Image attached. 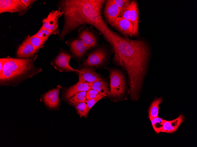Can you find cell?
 <instances>
[{
    "label": "cell",
    "mask_w": 197,
    "mask_h": 147,
    "mask_svg": "<svg viewBox=\"0 0 197 147\" xmlns=\"http://www.w3.org/2000/svg\"><path fill=\"white\" fill-rule=\"evenodd\" d=\"M109 43L114 52L113 59L126 71L129 78V94L131 100H137L147 70L150 56V48L142 40H132L111 32Z\"/></svg>",
    "instance_id": "obj_1"
},
{
    "label": "cell",
    "mask_w": 197,
    "mask_h": 147,
    "mask_svg": "<svg viewBox=\"0 0 197 147\" xmlns=\"http://www.w3.org/2000/svg\"><path fill=\"white\" fill-rule=\"evenodd\" d=\"M104 0H63L58 7L64 12V23L59 35L62 41L65 36L80 26L89 24L93 26L108 42L111 31L103 20L101 15Z\"/></svg>",
    "instance_id": "obj_2"
},
{
    "label": "cell",
    "mask_w": 197,
    "mask_h": 147,
    "mask_svg": "<svg viewBox=\"0 0 197 147\" xmlns=\"http://www.w3.org/2000/svg\"><path fill=\"white\" fill-rule=\"evenodd\" d=\"M37 56L36 54L28 58H5L0 72V85L16 86L41 72L42 69L35 65Z\"/></svg>",
    "instance_id": "obj_3"
},
{
    "label": "cell",
    "mask_w": 197,
    "mask_h": 147,
    "mask_svg": "<svg viewBox=\"0 0 197 147\" xmlns=\"http://www.w3.org/2000/svg\"><path fill=\"white\" fill-rule=\"evenodd\" d=\"M110 91L108 95L112 97L120 96L125 90V81L124 76L119 71L110 69Z\"/></svg>",
    "instance_id": "obj_4"
},
{
    "label": "cell",
    "mask_w": 197,
    "mask_h": 147,
    "mask_svg": "<svg viewBox=\"0 0 197 147\" xmlns=\"http://www.w3.org/2000/svg\"><path fill=\"white\" fill-rule=\"evenodd\" d=\"M73 57L72 55L60 48L58 55L51 60V64L56 69L61 72L74 71L79 72L80 70L75 69L69 65V61Z\"/></svg>",
    "instance_id": "obj_5"
},
{
    "label": "cell",
    "mask_w": 197,
    "mask_h": 147,
    "mask_svg": "<svg viewBox=\"0 0 197 147\" xmlns=\"http://www.w3.org/2000/svg\"><path fill=\"white\" fill-rule=\"evenodd\" d=\"M100 34L96 32L91 27L86 25H82L78 29V37L84 43L88 49L97 46Z\"/></svg>",
    "instance_id": "obj_6"
},
{
    "label": "cell",
    "mask_w": 197,
    "mask_h": 147,
    "mask_svg": "<svg viewBox=\"0 0 197 147\" xmlns=\"http://www.w3.org/2000/svg\"><path fill=\"white\" fill-rule=\"evenodd\" d=\"M107 53L103 47L96 48L88 55L87 58L84 61V67H98L103 65L107 57Z\"/></svg>",
    "instance_id": "obj_7"
},
{
    "label": "cell",
    "mask_w": 197,
    "mask_h": 147,
    "mask_svg": "<svg viewBox=\"0 0 197 147\" xmlns=\"http://www.w3.org/2000/svg\"><path fill=\"white\" fill-rule=\"evenodd\" d=\"M63 13L59 7L57 10H52L46 17L43 19L42 27L51 31L53 34L59 35L58 21Z\"/></svg>",
    "instance_id": "obj_8"
},
{
    "label": "cell",
    "mask_w": 197,
    "mask_h": 147,
    "mask_svg": "<svg viewBox=\"0 0 197 147\" xmlns=\"http://www.w3.org/2000/svg\"><path fill=\"white\" fill-rule=\"evenodd\" d=\"M21 0H0V13L5 12H17L20 16L26 12Z\"/></svg>",
    "instance_id": "obj_9"
},
{
    "label": "cell",
    "mask_w": 197,
    "mask_h": 147,
    "mask_svg": "<svg viewBox=\"0 0 197 147\" xmlns=\"http://www.w3.org/2000/svg\"><path fill=\"white\" fill-rule=\"evenodd\" d=\"M65 43L69 47L70 51L73 56L78 59L82 58L88 50L84 43L78 36L69 39Z\"/></svg>",
    "instance_id": "obj_10"
},
{
    "label": "cell",
    "mask_w": 197,
    "mask_h": 147,
    "mask_svg": "<svg viewBox=\"0 0 197 147\" xmlns=\"http://www.w3.org/2000/svg\"><path fill=\"white\" fill-rule=\"evenodd\" d=\"M120 10L113 0L105 1L104 9V14L107 23L111 25L119 17Z\"/></svg>",
    "instance_id": "obj_11"
},
{
    "label": "cell",
    "mask_w": 197,
    "mask_h": 147,
    "mask_svg": "<svg viewBox=\"0 0 197 147\" xmlns=\"http://www.w3.org/2000/svg\"><path fill=\"white\" fill-rule=\"evenodd\" d=\"M61 89V87L58 85L56 88L48 91L42 95L40 100L50 108H53L58 107L60 104L59 93Z\"/></svg>",
    "instance_id": "obj_12"
},
{
    "label": "cell",
    "mask_w": 197,
    "mask_h": 147,
    "mask_svg": "<svg viewBox=\"0 0 197 147\" xmlns=\"http://www.w3.org/2000/svg\"><path fill=\"white\" fill-rule=\"evenodd\" d=\"M78 73L79 81L92 83L102 80L101 77L93 67H84Z\"/></svg>",
    "instance_id": "obj_13"
},
{
    "label": "cell",
    "mask_w": 197,
    "mask_h": 147,
    "mask_svg": "<svg viewBox=\"0 0 197 147\" xmlns=\"http://www.w3.org/2000/svg\"><path fill=\"white\" fill-rule=\"evenodd\" d=\"M125 36H133V27L130 21L118 17L111 25Z\"/></svg>",
    "instance_id": "obj_14"
},
{
    "label": "cell",
    "mask_w": 197,
    "mask_h": 147,
    "mask_svg": "<svg viewBox=\"0 0 197 147\" xmlns=\"http://www.w3.org/2000/svg\"><path fill=\"white\" fill-rule=\"evenodd\" d=\"M91 83L79 81L75 84L65 90L63 97L65 100H69L75 94L79 92L86 91L91 89Z\"/></svg>",
    "instance_id": "obj_15"
},
{
    "label": "cell",
    "mask_w": 197,
    "mask_h": 147,
    "mask_svg": "<svg viewBox=\"0 0 197 147\" xmlns=\"http://www.w3.org/2000/svg\"><path fill=\"white\" fill-rule=\"evenodd\" d=\"M38 51L30 43L24 40L18 48L16 57L18 58H29L36 54Z\"/></svg>",
    "instance_id": "obj_16"
},
{
    "label": "cell",
    "mask_w": 197,
    "mask_h": 147,
    "mask_svg": "<svg viewBox=\"0 0 197 147\" xmlns=\"http://www.w3.org/2000/svg\"><path fill=\"white\" fill-rule=\"evenodd\" d=\"M184 116L180 114L177 118L172 120L163 121V126L161 132L172 133L175 131L184 121Z\"/></svg>",
    "instance_id": "obj_17"
},
{
    "label": "cell",
    "mask_w": 197,
    "mask_h": 147,
    "mask_svg": "<svg viewBox=\"0 0 197 147\" xmlns=\"http://www.w3.org/2000/svg\"><path fill=\"white\" fill-rule=\"evenodd\" d=\"M139 13L138 5L135 1H131V13L130 22L133 27V36H137L139 34L138 24Z\"/></svg>",
    "instance_id": "obj_18"
},
{
    "label": "cell",
    "mask_w": 197,
    "mask_h": 147,
    "mask_svg": "<svg viewBox=\"0 0 197 147\" xmlns=\"http://www.w3.org/2000/svg\"><path fill=\"white\" fill-rule=\"evenodd\" d=\"M91 89L97 91L99 93L103 94L105 96L109 95V91L107 85L103 80L91 83Z\"/></svg>",
    "instance_id": "obj_19"
},
{
    "label": "cell",
    "mask_w": 197,
    "mask_h": 147,
    "mask_svg": "<svg viewBox=\"0 0 197 147\" xmlns=\"http://www.w3.org/2000/svg\"><path fill=\"white\" fill-rule=\"evenodd\" d=\"M162 102V98H158L155 99L151 103L149 112V117L150 120L158 116L159 105Z\"/></svg>",
    "instance_id": "obj_20"
},
{
    "label": "cell",
    "mask_w": 197,
    "mask_h": 147,
    "mask_svg": "<svg viewBox=\"0 0 197 147\" xmlns=\"http://www.w3.org/2000/svg\"><path fill=\"white\" fill-rule=\"evenodd\" d=\"M86 91L77 93L69 100L68 103L75 106L78 104L87 100L86 95Z\"/></svg>",
    "instance_id": "obj_21"
},
{
    "label": "cell",
    "mask_w": 197,
    "mask_h": 147,
    "mask_svg": "<svg viewBox=\"0 0 197 147\" xmlns=\"http://www.w3.org/2000/svg\"><path fill=\"white\" fill-rule=\"evenodd\" d=\"M24 40L30 43L36 49L39 50L47 40L42 39L33 35L31 36H28Z\"/></svg>",
    "instance_id": "obj_22"
},
{
    "label": "cell",
    "mask_w": 197,
    "mask_h": 147,
    "mask_svg": "<svg viewBox=\"0 0 197 147\" xmlns=\"http://www.w3.org/2000/svg\"><path fill=\"white\" fill-rule=\"evenodd\" d=\"M153 128L157 133L161 132L163 126L164 120L157 116L151 120Z\"/></svg>",
    "instance_id": "obj_23"
},
{
    "label": "cell",
    "mask_w": 197,
    "mask_h": 147,
    "mask_svg": "<svg viewBox=\"0 0 197 147\" xmlns=\"http://www.w3.org/2000/svg\"><path fill=\"white\" fill-rule=\"evenodd\" d=\"M87 100L75 106V108L80 117L86 116L88 113L87 112Z\"/></svg>",
    "instance_id": "obj_24"
},
{
    "label": "cell",
    "mask_w": 197,
    "mask_h": 147,
    "mask_svg": "<svg viewBox=\"0 0 197 147\" xmlns=\"http://www.w3.org/2000/svg\"><path fill=\"white\" fill-rule=\"evenodd\" d=\"M52 34H53L51 31L41 27L38 31L34 35L42 39L47 40L49 36Z\"/></svg>",
    "instance_id": "obj_25"
},
{
    "label": "cell",
    "mask_w": 197,
    "mask_h": 147,
    "mask_svg": "<svg viewBox=\"0 0 197 147\" xmlns=\"http://www.w3.org/2000/svg\"><path fill=\"white\" fill-rule=\"evenodd\" d=\"M105 96L102 94L99 93L95 98L87 100V109L88 113L93 106L99 100Z\"/></svg>",
    "instance_id": "obj_26"
},
{
    "label": "cell",
    "mask_w": 197,
    "mask_h": 147,
    "mask_svg": "<svg viewBox=\"0 0 197 147\" xmlns=\"http://www.w3.org/2000/svg\"><path fill=\"white\" fill-rule=\"evenodd\" d=\"M131 13V2L126 8L120 11L119 17L126 19L130 21Z\"/></svg>",
    "instance_id": "obj_27"
},
{
    "label": "cell",
    "mask_w": 197,
    "mask_h": 147,
    "mask_svg": "<svg viewBox=\"0 0 197 147\" xmlns=\"http://www.w3.org/2000/svg\"><path fill=\"white\" fill-rule=\"evenodd\" d=\"M120 10V11L124 9L130 4L131 1L128 0H113Z\"/></svg>",
    "instance_id": "obj_28"
},
{
    "label": "cell",
    "mask_w": 197,
    "mask_h": 147,
    "mask_svg": "<svg viewBox=\"0 0 197 147\" xmlns=\"http://www.w3.org/2000/svg\"><path fill=\"white\" fill-rule=\"evenodd\" d=\"M99 93L95 89H91L89 90L86 92V97L87 100L95 98Z\"/></svg>",
    "instance_id": "obj_29"
},
{
    "label": "cell",
    "mask_w": 197,
    "mask_h": 147,
    "mask_svg": "<svg viewBox=\"0 0 197 147\" xmlns=\"http://www.w3.org/2000/svg\"><path fill=\"white\" fill-rule=\"evenodd\" d=\"M26 10L27 11L30 8L32 4L36 0H21Z\"/></svg>",
    "instance_id": "obj_30"
}]
</instances>
